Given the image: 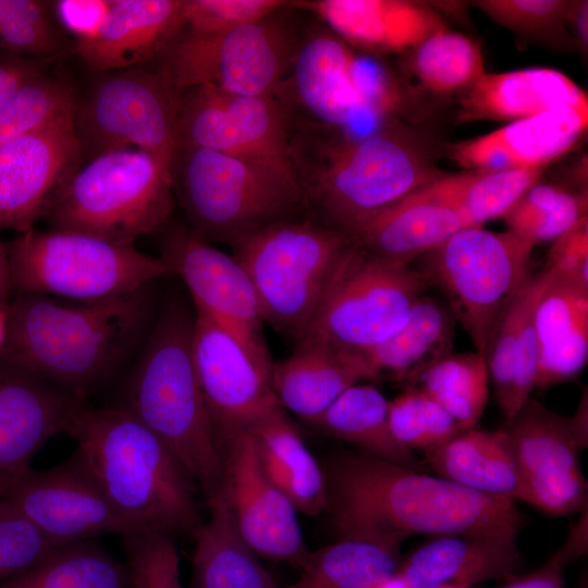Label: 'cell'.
I'll use <instances>...</instances> for the list:
<instances>
[{
  "mask_svg": "<svg viewBox=\"0 0 588 588\" xmlns=\"http://www.w3.org/2000/svg\"><path fill=\"white\" fill-rule=\"evenodd\" d=\"M30 57L0 58V109L28 81L45 72V68L53 60Z\"/></svg>",
  "mask_w": 588,
  "mask_h": 588,
  "instance_id": "52",
  "label": "cell"
},
{
  "mask_svg": "<svg viewBox=\"0 0 588 588\" xmlns=\"http://www.w3.org/2000/svg\"><path fill=\"white\" fill-rule=\"evenodd\" d=\"M440 477L477 492L528 503V494L503 429H468L426 451Z\"/></svg>",
  "mask_w": 588,
  "mask_h": 588,
  "instance_id": "33",
  "label": "cell"
},
{
  "mask_svg": "<svg viewBox=\"0 0 588 588\" xmlns=\"http://www.w3.org/2000/svg\"><path fill=\"white\" fill-rule=\"evenodd\" d=\"M17 294L91 303L138 291L172 275L160 258L96 235L34 228L7 243Z\"/></svg>",
  "mask_w": 588,
  "mask_h": 588,
  "instance_id": "8",
  "label": "cell"
},
{
  "mask_svg": "<svg viewBox=\"0 0 588 588\" xmlns=\"http://www.w3.org/2000/svg\"><path fill=\"white\" fill-rule=\"evenodd\" d=\"M411 69L425 88L442 95L464 93L486 73L478 42L446 28L412 50Z\"/></svg>",
  "mask_w": 588,
  "mask_h": 588,
  "instance_id": "41",
  "label": "cell"
},
{
  "mask_svg": "<svg viewBox=\"0 0 588 588\" xmlns=\"http://www.w3.org/2000/svg\"><path fill=\"white\" fill-rule=\"evenodd\" d=\"M587 126L588 109L560 107L454 144L450 152L477 171L541 169L573 148Z\"/></svg>",
  "mask_w": 588,
  "mask_h": 588,
  "instance_id": "23",
  "label": "cell"
},
{
  "mask_svg": "<svg viewBox=\"0 0 588 588\" xmlns=\"http://www.w3.org/2000/svg\"><path fill=\"white\" fill-rule=\"evenodd\" d=\"M534 322L535 387H551L575 378L588 359V284L553 274L538 301Z\"/></svg>",
  "mask_w": 588,
  "mask_h": 588,
  "instance_id": "30",
  "label": "cell"
},
{
  "mask_svg": "<svg viewBox=\"0 0 588 588\" xmlns=\"http://www.w3.org/2000/svg\"><path fill=\"white\" fill-rule=\"evenodd\" d=\"M9 332V303L0 302V354L5 345Z\"/></svg>",
  "mask_w": 588,
  "mask_h": 588,
  "instance_id": "57",
  "label": "cell"
},
{
  "mask_svg": "<svg viewBox=\"0 0 588 588\" xmlns=\"http://www.w3.org/2000/svg\"><path fill=\"white\" fill-rule=\"evenodd\" d=\"M579 588H587V583L585 581V584H581Z\"/></svg>",
  "mask_w": 588,
  "mask_h": 588,
  "instance_id": "60",
  "label": "cell"
},
{
  "mask_svg": "<svg viewBox=\"0 0 588 588\" xmlns=\"http://www.w3.org/2000/svg\"><path fill=\"white\" fill-rule=\"evenodd\" d=\"M345 44L372 52L412 51L445 28L428 5L405 0H318L301 2Z\"/></svg>",
  "mask_w": 588,
  "mask_h": 588,
  "instance_id": "26",
  "label": "cell"
},
{
  "mask_svg": "<svg viewBox=\"0 0 588 588\" xmlns=\"http://www.w3.org/2000/svg\"><path fill=\"white\" fill-rule=\"evenodd\" d=\"M208 499L209 518L193 532L192 588H278L241 535L224 497Z\"/></svg>",
  "mask_w": 588,
  "mask_h": 588,
  "instance_id": "35",
  "label": "cell"
},
{
  "mask_svg": "<svg viewBox=\"0 0 588 588\" xmlns=\"http://www.w3.org/2000/svg\"><path fill=\"white\" fill-rule=\"evenodd\" d=\"M66 433L76 442L70 460L138 530L173 536L198 527L196 481L128 411L85 402Z\"/></svg>",
  "mask_w": 588,
  "mask_h": 588,
  "instance_id": "3",
  "label": "cell"
},
{
  "mask_svg": "<svg viewBox=\"0 0 588 588\" xmlns=\"http://www.w3.org/2000/svg\"><path fill=\"white\" fill-rule=\"evenodd\" d=\"M126 571L133 588H183L172 536L150 530L123 535Z\"/></svg>",
  "mask_w": 588,
  "mask_h": 588,
  "instance_id": "46",
  "label": "cell"
},
{
  "mask_svg": "<svg viewBox=\"0 0 588 588\" xmlns=\"http://www.w3.org/2000/svg\"><path fill=\"white\" fill-rule=\"evenodd\" d=\"M2 500L56 547L138 531L71 460L52 469H32Z\"/></svg>",
  "mask_w": 588,
  "mask_h": 588,
  "instance_id": "21",
  "label": "cell"
},
{
  "mask_svg": "<svg viewBox=\"0 0 588 588\" xmlns=\"http://www.w3.org/2000/svg\"><path fill=\"white\" fill-rule=\"evenodd\" d=\"M535 245L511 231L466 226L425 255L422 272L485 355L500 316L531 274Z\"/></svg>",
  "mask_w": 588,
  "mask_h": 588,
  "instance_id": "11",
  "label": "cell"
},
{
  "mask_svg": "<svg viewBox=\"0 0 588 588\" xmlns=\"http://www.w3.org/2000/svg\"><path fill=\"white\" fill-rule=\"evenodd\" d=\"M457 211L413 194L347 235L362 249L400 266L442 245L466 228Z\"/></svg>",
  "mask_w": 588,
  "mask_h": 588,
  "instance_id": "31",
  "label": "cell"
},
{
  "mask_svg": "<svg viewBox=\"0 0 588 588\" xmlns=\"http://www.w3.org/2000/svg\"><path fill=\"white\" fill-rule=\"evenodd\" d=\"M217 490L246 542L259 555L301 568L308 558L297 511L265 473L253 438L242 431L221 448ZM216 490V491H217Z\"/></svg>",
  "mask_w": 588,
  "mask_h": 588,
  "instance_id": "19",
  "label": "cell"
},
{
  "mask_svg": "<svg viewBox=\"0 0 588 588\" xmlns=\"http://www.w3.org/2000/svg\"><path fill=\"white\" fill-rule=\"evenodd\" d=\"M126 567L87 541L57 548L44 561L0 588H130Z\"/></svg>",
  "mask_w": 588,
  "mask_h": 588,
  "instance_id": "39",
  "label": "cell"
},
{
  "mask_svg": "<svg viewBox=\"0 0 588 588\" xmlns=\"http://www.w3.org/2000/svg\"><path fill=\"white\" fill-rule=\"evenodd\" d=\"M572 1L564 0H480L476 1L488 16L502 26L529 35L559 30Z\"/></svg>",
  "mask_w": 588,
  "mask_h": 588,
  "instance_id": "49",
  "label": "cell"
},
{
  "mask_svg": "<svg viewBox=\"0 0 588 588\" xmlns=\"http://www.w3.org/2000/svg\"><path fill=\"white\" fill-rule=\"evenodd\" d=\"M523 478L528 504L555 516L587 507L581 450L569 417L531 396L503 429Z\"/></svg>",
  "mask_w": 588,
  "mask_h": 588,
  "instance_id": "18",
  "label": "cell"
},
{
  "mask_svg": "<svg viewBox=\"0 0 588 588\" xmlns=\"http://www.w3.org/2000/svg\"><path fill=\"white\" fill-rule=\"evenodd\" d=\"M72 86L58 77L38 74L0 109V149L16 137L73 108Z\"/></svg>",
  "mask_w": 588,
  "mask_h": 588,
  "instance_id": "44",
  "label": "cell"
},
{
  "mask_svg": "<svg viewBox=\"0 0 588 588\" xmlns=\"http://www.w3.org/2000/svg\"><path fill=\"white\" fill-rule=\"evenodd\" d=\"M588 2L572 1L567 15V22L572 23L580 41L581 47H587L588 41Z\"/></svg>",
  "mask_w": 588,
  "mask_h": 588,
  "instance_id": "54",
  "label": "cell"
},
{
  "mask_svg": "<svg viewBox=\"0 0 588 588\" xmlns=\"http://www.w3.org/2000/svg\"><path fill=\"white\" fill-rule=\"evenodd\" d=\"M194 317L180 297L163 304L121 406L176 455L208 498L219 486L222 454L194 367Z\"/></svg>",
  "mask_w": 588,
  "mask_h": 588,
  "instance_id": "4",
  "label": "cell"
},
{
  "mask_svg": "<svg viewBox=\"0 0 588 588\" xmlns=\"http://www.w3.org/2000/svg\"><path fill=\"white\" fill-rule=\"evenodd\" d=\"M85 397L0 360V500L33 468L39 449L66 432Z\"/></svg>",
  "mask_w": 588,
  "mask_h": 588,
  "instance_id": "22",
  "label": "cell"
},
{
  "mask_svg": "<svg viewBox=\"0 0 588 588\" xmlns=\"http://www.w3.org/2000/svg\"><path fill=\"white\" fill-rule=\"evenodd\" d=\"M173 206L171 169L146 151L120 148L79 167L45 219L56 230L134 244L160 231Z\"/></svg>",
  "mask_w": 588,
  "mask_h": 588,
  "instance_id": "7",
  "label": "cell"
},
{
  "mask_svg": "<svg viewBox=\"0 0 588 588\" xmlns=\"http://www.w3.org/2000/svg\"><path fill=\"white\" fill-rule=\"evenodd\" d=\"M188 290L195 313L207 317L245 350L271 378L273 360L264 334V318L253 283L233 257L209 244L188 225L167 229L160 256Z\"/></svg>",
  "mask_w": 588,
  "mask_h": 588,
  "instance_id": "15",
  "label": "cell"
},
{
  "mask_svg": "<svg viewBox=\"0 0 588 588\" xmlns=\"http://www.w3.org/2000/svg\"><path fill=\"white\" fill-rule=\"evenodd\" d=\"M553 274L543 268L528 277L497 321L485 357L499 407L510 420L530 397L537 370L534 316Z\"/></svg>",
  "mask_w": 588,
  "mask_h": 588,
  "instance_id": "27",
  "label": "cell"
},
{
  "mask_svg": "<svg viewBox=\"0 0 588 588\" xmlns=\"http://www.w3.org/2000/svg\"><path fill=\"white\" fill-rule=\"evenodd\" d=\"M587 216V196L553 184L534 185L503 217L532 245L553 242Z\"/></svg>",
  "mask_w": 588,
  "mask_h": 588,
  "instance_id": "42",
  "label": "cell"
},
{
  "mask_svg": "<svg viewBox=\"0 0 588 588\" xmlns=\"http://www.w3.org/2000/svg\"><path fill=\"white\" fill-rule=\"evenodd\" d=\"M57 548L5 500H0V585L36 566Z\"/></svg>",
  "mask_w": 588,
  "mask_h": 588,
  "instance_id": "47",
  "label": "cell"
},
{
  "mask_svg": "<svg viewBox=\"0 0 588 588\" xmlns=\"http://www.w3.org/2000/svg\"><path fill=\"white\" fill-rule=\"evenodd\" d=\"M388 415L394 439L412 451L426 452L465 431L443 407L415 387L389 401Z\"/></svg>",
  "mask_w": 588,
  "mask_h": 588,
  "instance_id": "43",
  "label": "cell"
},
{
  "mask_svg": "<svg viewBox=\"0 0 588 588\" xmlns=\"http://www.w3.org/2000/svg\"><path fill=\"white\" fill-rule=\"evenodd\" d=\"M73 108L0 149V229L24 232L45 218L81 167Z\"/></svg>",
  "mask_w": 588,
  "mask_h": 588,
  "instance_id": "17",
  "label": "cell"
},
{
  "mask_svg": "<svg viewBox=\"0 0 588 588\" xmlns=\"http://www.w3.org/2000/svg\"><path fill=\"white\" fill-rule=\"evenodd\" d=\"M294 353L273 362L271 385L281 407L308 422L348 388L376 379L364 353L302 342Z\"/></svg>",
  "mask_w": 588,
  "mask_h": 588,
  "instance_id": "28",
  "label": "cell"
},
{
  "mask_svg": "<svg viewBox=\"0 0 588 588\" xmlns=\"http://www.w3.org/2000/svg\"><path fill=\"white\" fill-rule=\"evenodd\" d=\"M436 588H464V587L455 585V584H445V585L438 586Z\"/></svg>",
  "mask_w": 588,
  "mask_h": 588,
  "instance_id": "59",
  "label": "cell"
},
{
  "mask_svg": "<svg viewBox=\"0 0 588 588\" xmlns=\"http://www.w3.org/2000/svg\"><path fill=\"white\" fill-rule=\"evenodd\" d=\"M179 91L159 71L144 68L106 72L73 106L82 158L136 148L172 172L179 148Z\"/></svg>",
  "mask_w": 588,
  "mask_h": 588,
  "instance_id": "13",
  "label": "cell"
},
{
  "mask_svg": "<svg viewBox=\"0 0 588 588\" xmlns=\"http://www.w3.org/2000/svg\"><path fill=\"white\" fill-rule=\"evenodd\" d=\"M489 371L478 352L451 354L415 384L443 407L464 429L475 428L489 397Z\"/></svg>",
  "mask_w": 588,
  "mask_h": 588,
  "instance_id": "40",
  "label": "cell"
},
{
  "mask_svg": "<svg viewBox=\"0 0 588 588\" xmlns=\"http://www.w3.org/2000/svg\"><path fill=\"white\" fill-rule=\"evenodd\" d=\"M388 413L389 400L376 387L356 383L307 424L322 434L363 449L368 455L418 470L413 451L394 439Z\"/></svg>",
  "mask_w": 588,
  "mask_h": 588,
  "instance_id": "36",
  "label": "cell"
},
{
  "mask_svg": "<svg viewBox=\"0 0 588 588\" xmlns=\"http://www.w3.org/2000/svg\"><path fill=\"white\" fill-rule=\"evenodd\" d=\"M440 175L416 137L388 124L338 143L299 184L314 219L347 236Z\"/></svg>",
  "mask_w": 588,
  "mask_h": 588,
  "instance_id": "5",
  "label": "cell"
},
{
  "mask_svg": "<svg viewBox=\"0 0 588 588\" xmlns=\"http://www.w3.org/2000/svg\"><path fill=\"white\" fill-rule=\"evenodd\" d=\"M546 269L554 275L588 284V218L552 242Z\"/></svg>",
  "mask_w": 588,
  "mask_h": 588,
  "instance_id": "50",
  "label": "cell"
},
{
  "mask_svg": "<svg viewBox=\"0 0 588 588\" xmlns=\"http://www.w3.org/2000/svg\"><path fill=\"white\" fill-rule=\"evenodd\" d=\"M399 565V550L368 539L342 537L309 552L299 577L285 588H369L395 574Z\"/></svg>",
  "mask_w": 588,
  "mask_h": 588,
  "instance_id": "38",
  "label": "cell"
},
{
  "mask_svg": "<svg viewBox=\"0 0 588 588\" xmlns=\"http://www.w3.org/2000/svg\"><path fill=\"white\" fill-rule=\"evenodd\" d=\"M59 37L48 4L38 0H0V47L15 54L57 57Z\"/></svg>",
  "mask_w": 588,
  "mask_h": 588,
  "instance_id": "45",
  "label": "cell"
},
{
  "mask_svg": "<svg viewBox=\"0 0 588 588\" xmlns=\"http://www.w3.org/2000/svg\"><path fill=\"white\" fill-rule=\"evenodd\" d=\"M184 27V0H112L97 38L75 49L100 72L143 68L160 59Z\"/></svg>",
  "mask_w": 588,
  "mask_h": 588,
  "instance_id": "24",
  "label": "cell"
},
{
  "mask_svg": "<svg viewBox=\"0 0 588 588\" xmlns=\"http://www.w3.org/2000/svg\"><path fill=\"white\" fill-rule=\"evenodd\" d=\"M279 13L211 35L183 29L160 58L158 70L177 91L211 87L275 96L298 45Z\"/></svg>",
  "mask_w": 588,
  "mask_h": 588,
  "instance_id": "12",
  "label": "cell"
},
{
  "mask_svg": "<svg viewBox=\"0 0 588 588\" xmlns=\"http://www.w3.org/2000/svg\"><path fill=\"white\" fill-rule=\"evenodd\" d=\"M566 564L554 554L546 564L532 573L515 577L500 588H563V569Z\"/></svg>",
  "mask_w": 588,
  "mask_h": 588,
  "instance_id": "53",
  "label": "cell"
},
{
  "mask_svg": "<svg viewBox=\"0 0 588 588\" xmlns=\"http://www.w3.org/2000/svg\"><path fill=\"white\" fill-rule=\"evenodd\" d=\"M150 285L109 299L64 303L17 294L0 360L85 397L132 351L149 323Z\"/></svg>",
  "mask_w": 588,
  "mask_h": 588,
  "instance_id": "2",
  "label": "cell"
},
{
  "mask_svg": "<svg viewBox=\"0 0 588 588\" xmlns=\"http://www.w3.org/2000/svg\"><path fill=\"white\" fill-rule=\"evenodd\" d=\"M369 588H411V586L399 575L392 576L370 586Z\"/></svg>",
  "mask_w": 588,
  "mask_h": 588,
  "instance_id": "58",
  "label": "cell"
},
{
  "mask_svg": "<svg viewBox=\"0 0 588 588\" xmlns=\"http://www.w3.org/2000/svg\"><path fill=\"white\" fill-rule=\"evenodd\" d=\"M192 353L220 449L232 437L248 430L281 406L273 393L271 378L255 365L237 341L197 313Z\"/></svg>",
  "mask_w": 588,
  "mask_h": 588,
  "instance_id": "20",
  "label": "cell"
},
{
  "mask_svg": "<svg viewBox=\"0 0 588 588\" xmlns=\"http://www.w3.org/2000/svg\"><path fill=\"white\" fill-rule=\"evenodd\" d=\"M246 431L265 473L297 512L317 516L328 510L326 475L281 406Z\"/></svg>",
  "mask_w": 588,
  "mask_h": 588,
  "instance_id": "32",
  "label": "cell"
},
{
  "mask_svg": "<svg viewBox=\"0 0 588 588\" xmlns=\"http://www.w3.org/2000/svg\"><path fill=\"white\" fill-rule=\"evenodd\" d=\"M580 448L587 445V395L580 400L578 408L573 417H569Z\"/></svg>",
  "mask_w": 588,
  "mask_h": 588,
  "instance_id": "56",
  "label": "cell"
},
{
  "mask_svg": "<svg viewBox=\"0 0 588 588\" xmlns=\"http://www.w3.org/2000/svg\"><path fill=\"white\" fill-rule=\"evenodd\" d=\"M284 87L311 118L332 127L350 126L364 117L382 119L402 101L380 65L357 57L342 39L324 32L297 45L280 86Z\"/></svg>",
  "mask_w": 588,
  "mask_h": 588,
  "instance_id": "14",
  "label": "cell"
},
{
  "mask_svg": "<svg viewBox=\"0 0 588 588\" xmlns=\"http://www.w3.org/2000/svg\"><path fill=\"white\" fill-rule=\"evenodd\" d=\"M541 169L473 171L440 175L415 194L444 204L460 213L467 226H482L503 218L537 183Z\"/></svg>",
  "mask_w": 588,
  "mask_h": 588,
  "instance_id": "37",
  "label": "cell"
},
{
  "mask_svg": "<svg viewBox=\"0 0 588 588\" xmlns=\"http://www.w3.org/2000/svg\"><path fill=\"white\" fill-rule=\"evenodd\" d=\"M326 478L328 511L340 535L395 550L416 534L516 537L523 522L513 500L368 454L336 458Z\"/></svg>",
  "mask_w": 588,
  "mask_h": 588,
  "instance_id": "1",
  "label": "cell"
},
{
  "mask_svg": "<svg viewBox=\"0 0 588 588\" xmlns=\"http://www.w3.org/2000/svg\"><path fill=\"white\" fill-rule=\"evenodd\" d=\"M560 107L588 109L586 93L560 71L531 68L485 73L463 93L457 120L513 122Z\"/></svg>",
  "mask_w": 588,
  "mask_h": 588,
  "instance_id": "29",
  "label": "cell"
},
{
  "mask_svg": "<svg viewBox=\"0 0 588 588\" xmlns=\"http://www.w3.org/2000/svg\"><path fill=\"white\" fill-rule=\"evenodd\" d=\"M522 556L515 537L444 535L424 543L400 563L399 574L411 588L455 584L471 588L488 580L517 577Z\"/></svg>",
  "mask_w": 588,
  "mask_h": 588,
  "instance_id": "25",
  "label": "cell"
},
{
  "mask_svg": "<svg viewBox=\"0 0 588 588\" xmlns=\"http://www.w3.org/2000/svg\"><path fill=\"white\" fill-rule=\"evenodd\" d=\"M179 147L218 151L294 173V151L277 96L229 94L211 87L179 91Z\"/></svg>",
  "mask_w": 588,
  "mask_h": 588,
  "instance_id": "16",
  "label": "cell"
},
{
  "mask_svg": "<svg viewBox=\"0 0 588 588\" xmlns=\"http://www.w3.org/2000/svg\"><path fill=\"white\" fill-rule=\"evenodd\" d=\"M350 238L315 219H283L234 242L262 318L295 343L313 319Z\"/></svg>",
  "mask_w": 588,
  "mask_h": 588,
  "instance_id": "9",
  "label": "cell"
},
{
  "mask_svg": "<svg viewBox=\"0 0 588 588\" xmlns=\"http://www.w3.org/2000/svg\"><path fill=\"white\" fill-rule=\"evenodd\" d=\"M431 285L421 270L389 262L351 242L295 344L365 353L404 326L416 299Z\"/></svg>",
  "mask_w": 588,
  "mask_h": 588,
  "instance_id": "10",
  "label": "cell"
},
{
  "mask_svg": "<svg viewBox=\"0 0 588 588\" xmlns=\"http://www.w3.org/2000/svg\"><path fill=\"white\" fill-rule=\"evenodd\" d=\"M172 177L188 226L207 242L232 245L304 206L296 174L209 149L180 146Z\"/></svg>",
  "mask_w": 588,
  "mask_h": 588,
  "instance_id": "6",
  "label": "cell"
},
{
  "mask_svg": "<svg viewBox=\"0 0 588 588\" xmlns=\"http://www.w3.org/2000/svg\"><path fill=\"white\" fill-rule=\"evenodd\" d=\"M455 324L446 304L422 294L404 326L364 355L376 378L388 373L412 388L427 370L452 354Z\"/></svg>",
  "mask_w": 588,
  "mask_h": 588,
  "instance_id": "34",
  "label": "cell"
},
{
  "mask_svg": "<svg viewBox=\"0 0 588 588\" xmlns=\"http://www.w3.org/2000/svg\"><path fill=\"white\" fill-rule=\"evenodd\" d=\"M112 0H58L53 13L59 24L75 39V47L94 41L99 35Z\"/></svg>",
  "mask_w": 588,
  "mask_h": 588,
  "instance_id": "51",
  "label": "cell"
},
{
  "mask_svg": "<svg viewBox=\"0 0 588 588\" xmlns=\"http://www.w3.org/2000/svg\"><path fill=\"white\" fill-rule=\"evenodd\" d=\"M12 292L11 266L7 244L0 240V302L9 303Z\"/></svg>",
  "mask_w": 588,
  "mask_h": 588,
  "instance_id": "55",
  "label": "cell"
},
{
  "mask_svg": "<svg viewBox=\"0 0 588 588\" xmlns=\"http://www.w3.org/2000/svg\"><path fill=\"white\" fill-rule=\"evenodd\" d=\"M290 4L284 0H184V30L217 34L269 17Z\"/></svg>",
  "mask_w": 588,
  "mask_h": 588,
  "instance_id": "48",
  "label": "cell"
}]
</instances>
